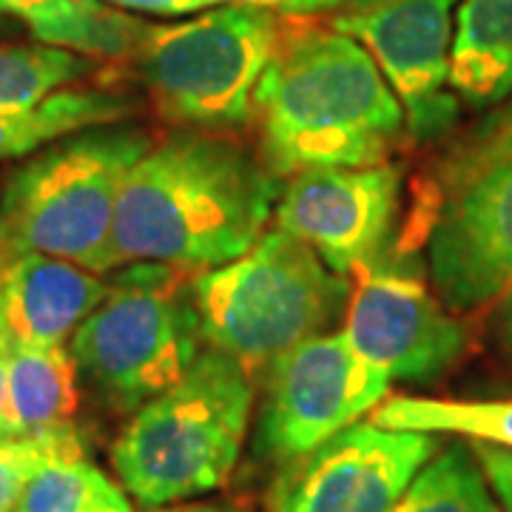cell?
I'll return each instance as SVG.
<instances>
[{
	"instance_id": "cell-33",
	"label": "cell",
	"mask_w": 512,
	"mask_h": 512,
	"mask_svg": "<svg viewBox=\"0 0 512 512\" xmlns=\"http://www.w3.org/2000/svg\"><path fill=\"white\" fill-rule=\"evenodd\" d=\"M12 259H15V256H9L6 251H3V248H0V274H3V268H6V265H9Z\"/></svg>"
},
{
	"instance_id": "cell-19",
	"label": "cell",
	"mask_w": 512,
	"mask_h": 512,
	"mask_svg": "<svg viewBox=\"0 0 512 512\" xmlns=\"http://www.w3.org/2000/svg\"><path fill=\"white\" fill-rule=\"evenodd\" d=\"M373 424L387 430L416 433H453L512 450V402H444V399H387L373 410Z\"/></svg>"
},
{
	"instance_id": "cell-10",
	"label": "cell",
	"mask_w": 512,
	"mask_h": 512,
	"mask_svg": "<svg viewBox=\"0 0 512 512\" xmlns=\"http://www.w3.org/2000/svg\"><path fill=\"white\" fill-rule=\"evenodd\" d=\"M433 433L356 421L288 467L271 490V512H390L439 453Z\"/></svg>"
},
{
	"instance_id": "cell-9",
	"label": "cell",
	"mask_w": 512,
	"mask_h": 512,
	"mask_svg": "<svg viewBox=\"0 0 512 512\" xmlns=\"http://www.w3.org/2000/svg\"><path fill=\"white\" fill-rule=\"evenodd\" d=\"M461 0H345L330 26L362 43L399 97L407 131L439 140L458 120L450 86L453 15Z\"/></svg>"
},
{
	"instance_id": "cell-24",
	"label": "cell",
	"mask_w": 512,
	"mask_h": 512,
	"mask_svg": "<svg viewBox=\"0 0 512 512\" xmlns=\"http://www.w3.org/2000/svg\"><path fill=\"white\" fill-rule=\"evenodd\" d=\"M507 157H512V94L501 106L490 109V114L444 157L439 168L441 185L447 191Z\"/></svg>"
},
{
	"instance_id": "cell-23",
	"label": "cell",
	"mask_w": 512,
	"mask_h": 512,
	"mask_svg": "<svg viewBox=\"0 0 512 512\" xmlns=\"http://www.w3.org/2000/svg\"><path fill=\"white\" fill-rule=\"evenodd\" d=\"M83 453H86V441L74 424L3 441L0 444V512L18 510L20 498L40 470H46L55 461L83 458Z\"/></svg>"
},
{
	"instance_id": "cell-22",
	"label": "cell",
	"mask_w": 512,
	"mask_h": 512,
	"mask_svg": "<svg viewBox=\"0 0 512 512\" xmlns=\"http://www.w3.org/2000/svg\"><path fill=\"white\" fill-rule=\"evenodd\" d=\"M15 512H134L100 467L86 458H66L40 470Z\"/></svg>"
},
{
	"instance_id": "cell-16",
	"label": "cell",
	"mask_w": 512,
	"mask_h": 512,
	"mask_svg": "<svg viewBox=\"0 0 512 512\" xmlns=\"http://www.w3.org/2000/svg\"><path fill=\"white\" fill-rule=\"evenodd\" d=\"M20 23L37 43L69 49L92 60L140 57L154 29L106 0H43Z\"/></svg>"
},
{
	"instance_id": "cell-27",
	"label": "cell",
	"mask_w": 512,
	"mask_h": 512,
	"mask_svg": "<svg viewBox=\"0 0 512 512\" xmlns=\"http://www.w3.org/2000/svg\"><path fill=\"white\" fill-rule=\"evenodd\" d=\"M345 0H279L274 12L279 15H293V18H305V15H333Z\"/></svg>"
},
{
	"instance_id": "cell-3",
	"label": "cell",
	"mask_w": 512,
	"mask_h": 512,
	"mask_svg": "<svg viewBox=\"0 0 512 512\" xmlns=\"http://www.w3.org/2000/svg\"><path fill=\"white\" fill-rule=\"evenodd\" d=\"M151 148L148 131L103 123L37 148L0 188V248L46 254L106 274L123 183Z\"/></svg>"
},
{
	"instance_id": "cell-5",
	"label": "cell",
	"mask_w": 512,
	"mask_h": 512,
	"mask_svg": "<svg viewBox=\"0 0 512 512\" xmlns=\"http://www.w3.org/2000/svg\"><path fill=\"white\" fill-rule=\"evenodd\" d=\"M191 299L202 342L254 370L333 328L350 285L311 245L274 228L248 254L194 276Z\"/></svg>"
},
{
	"instance_id": "cell-17",
	"label": "cell",
	"mask_w": 512,
	"mask_h": 512,
	"mask_svg": "<svg viewBox=\"0 0 512 512\" xmlns=\"http://www.w3.org/2000/svg\"><path fill=\"white\" fill-rule=\"evenodd\" d=\"M77 365L72 350L15 348L9 353L6 424L9 436H32L72 424L77 410Z\"/></svg>"
},
{
	"instance_id": "cell-13",
	"label": "cell",
	"mask_w": 512,
	"mask_h": 512,
	"mask_svg": "<svg viewBox=\"0 0 512 512\" xmlns=\"http://www.w3.org/2000/svg\"><path fill=\"white\" fill-rule=\"evenodd\" d=\"M402 200V171L390 163L299 171L276 202V228L311 245L336 274L379 262Z\"/></svg>"
},
{
	"instance_id": "cell-21",
	"label": "cell",
	"mask_w": 512,
	"mask_h": 512,
	"mask_svg": "<svg viewBox=\"0 0 512 512\" xmlns=\"http://www.w3.org/2000/svg\"><path fill=\"white\" fill-rule=\"evenodd\" d=\"M390 512H501L473 447L453 444L419 470Z\"/></svg>"
},
{
	"instance_id": "cell-32",
	"label": "cell",
	"mask_w": 512,
	"mask_h": 512,
	"mask_svg": "<svg viewBox=\"0 0 512 512\" xmlns=\"http://www.w3.org/2000/svg\"><path fill=\"white\" fill-rule=\"evenodd\" d=\"M185 512H234V510H228V507H194V510H185Z\"/></svg>"
},
{
	"instance_id": "cell-15",
	"label": "cell",
	"mask_w": 512,
	"mask_h": 512,
	"mask_svg": "<svg viewBox=\"0 0 512 512\" xmlns=\"http://www.w3.org/2000/svg\"><path fill=\"white\" fill-rule=\"evenodd\" d=\"M450 86L461 103L495 109L512 94V0H461Z\"/></svg>"
},
{
	"instance_id": "cell-7",
	"label": "cell",
	"mask_w": 512,
	"mask_h": 512,
	"mask_svg": "<svg viewBox=\"0 0 512 512\" xmlns=\"http://www.w3.org/2000/svg\"><path fill=\"white\" fill-rule=\"evenodd\" d=\"M282 35L271 6L222 3L154 26L140 74L157 111L180 126L231 128L254 120V94Z\"/></svg>"
},
{
	"instance_id": "cell-20",
	"label": "cell",
	"mask_w": 512,
	"mask_h": 512,
	"mask_svg": "<svg viewBox=\"0 0 512 512\" xmlns=\"http://www.w3.org/2000/svg\"><path fill=\"white\" fill-rule=\"evenodd\" d=\"M97 72V60L46 43H0V114L35 109Z\"/></svg>"
},
{
	"instance_id": "cell-2",
	"label": "cell",
	"mask_w": 512,
	"mask_h": 512,
	"mask_svg": "<svg viewBox=\"0 0 512 512\" xmlns=\"http://www.w3.org/2000/svg\"><path fill=\"white\" fill-rule=\"evenodd\" d=\"M254 120L274 177L384 163L407 128L376 60L330 23L282 29L256 86Z\"/></svg>"
},
{
	"instance_id": "cell-26",
	"label": "cell",
	"mask_w": 512,
	"mask_h": 512,
	"mask_svg": "<svg viewBox=\"0 0 512 512\" xmlns=\"http://www.w3.org/2000/svg\"><path fill=\"white\" fill-rule=\"evenodd\" d=\"M106 3L143 15H191L202 9L200 0H106Z\"/></svg>"
},
{
	"instance_id": "cell-29",
	"label": "cell",
	"mask_w": 512,
	"mask_h": 512,
	"mask_svg": "<svg viewBox=\"0 0 512 512\" xmlns=\"http://www.w3.org/2000/svg\"><path fill=\"white\" fill-rule=\"evenodd\" d=\"M501 342L512 356V293L504 299V311H501Z\"/></svg>"
},
{
	"instance_id": "cell-4",
	"label": "cell",
	"mask_w": 512,
	"mask_h": 512,
	"mask_svg": "<svg viewBox=\"0 0 512 512\" xmlns=\"http://www.w3.org/2000/svg\"><path fill=\"white\" fill-rule=\"evenodd\" d=\"M254 387L220 350H200L183 379L137 407L111 447L123 490L143 507H165L222 487L237 467Z\"/></svg>"
},
{
	"instance_id": "cell-12",
	"label": "cell",
	"mask_w": 512,
	"mask_h": 512,
	"mask_svg": "<svg viewBox=\"0 0 512 512\" xmlns=\"http://www.w3.org/2000/svg\"><path fill=\"white\" fill-rule=\"evenodd\" d=\"M430 279L458 313L512 293V157L444 191L427 237Z\"/></svg>"
},
{
	"instance_id": "cell-25",
	"label": "cell",
	"mask_w": 512,
	"mask_h": 512,
	"mask_svg": "<svg viewBox=\"0 0 512 512\" xmlns=\"http://www.w3.org/2000/svg\"><path fill=\"white\" fill-rule=\"evenodd\" d=\"M473 453H476L478 464H481L484 476L493 487L495 498L501 504V512H512V450L476 444Z\"/></svg>"
},
{
	"instance_id": "cell-18",
	"label": "cell",
	"mask_w": 512,
	"mask_h": 512,
	"mask_svg": "<svg viewBox=\"0 0 512 512\" xmlns=\"http://www.w3.org/2000/svg\"><path fill=\"white\" fill-rule=\"evenodd\" d=\"M131 114V103L103 89H63L35 109L0 114V160L29 157L83 128L120 123Z\"/></svg>"
},
{
	"instance_id": "cell-30",
	"label": "cell",
	"mask_w": 512,
	"mask_h": 512,
	"mask_svg": "<svg viewBox=\"0 0 512 512\" xmlns=\"http://www.w3.org/2000/svg\"><path fill=\"white\" fill-rule=\"evenodd\" d=\"M202 9H214V6H222V3H256V6H271L274 9L279 0H200Z\"/></svg>"
},
{
	"instance_id": "cell-28",
	"label": "cell",
	"mask_w": 512,
	"mask_h": 512,
	"mask_svg": "<svg viewBox=\"0 0 512 512\" xmlns=\"http://www.w3.org/2000/svg\"><path fill=\"white\" fill-rule=\"evenodd\" d=\"M43 0H0V15H9V18H23L26 12H32L35 6H40Z\"/></svg>"
},
{
	"instance_id": "cell-8",
	"label": "cell",
	"mask_w": 512,
	"mask_h": 512,
	"mask_svg": "<svg viewBox=\"0 0 512 512\" xmlns=\"http://www.w3.org/2000/svg\"><path fill=\"white\" fill-rule=\"evenodd\" d=\"M390 382L350 348L322 333L268 365L256 424V453L291 461L316 450L384 402Z\"/></svg>"
},
{
	"instance_id": "cell-31",
	"label": "cell",
	"mask_w": 512,
	"mask_h": 512,
	"mask_svg": "<svg viewBox=\"0 0 512 512\" xmlns=\"http://www.w3.org/2000/svg\"><path fill=\"white\" fill-rule=\"evenodd\" d=\"M15 20H18V18H9V15H0V32H9V29L15 26Z\"/></svg>"
},
{
	"instance_id": "cell-6",
	"label": "cell",
	"mask_w": 512,
	"mask_h": 512,
	"mask_svg": "<svg viewBox=\"0 0 512 512\" xmlns=\"http://www.w3.org/2000/svg\"><path fill=\"white\" fill-rule=\"evenodd\" d=\"M74 365L120 410L143 407L200 356V319L177 268L134 262L69 339Z\"/></svg>"
},
{
	"instance_id": "cell-14",
	"label": "cell",
	"mask_w": 512,
	"mask_h": 512,
	"mask_svg": "<svg viewBox=\"0 0 512 512\" xmlns=\"http://www.w3.org/2000/svg\"><path fill=\"white\" fill-rule=\"evenodd\" d=\"M109 282L69 259L15 256L0 274V345L57 348L103 302Z\"/></svg>"
},
{
	"instance_id": "cell-1",
	"label": "cell",
	"mask_w": 512,
	"mask_h": 512,
	"mask_svg": "<svg viewBox=\"0 0 512 512\" xmlns=\"http://www.w3.org/2000/svg\"><path fill=\"white\" fill-rule=\"evenodd\" d=\"M276 177L237 143L177 131L151 143L123 183L114 265L220 268L254 248L276 202Z\"/></svg>"
},
{
	"instance_id": "cell-34",
	"label": "cell",
	"mask_w": 512,
	"mask_h": 512,
	"mask_svg": "<svg viewBox=\"0 0 512 512\" xmlns=\"http://www.w3.org/2000/svg\"><path fill=\"white\" fill-rule=\"evenodd\" d=\"M9 439H12V436H9V430H6V424L0 421V444H3V441H9Z\"/></svg>"
},
{
	"instance_id": "cell-11",
	"label": "cell",
	"mask_w": 512,
	"mask_h": 512,
	"mask_svg": "<svg viewBox=\"0 0 512 512\" xmlns=\"http://www.w3.org/2000/svg\"><path fill=\"white\" fill-rule=\"evenodd\" d=\"M345 339L387 382H436L461 359L467 330L404 262H373L350 291Z\"/></svg>"
}]
</instances>
